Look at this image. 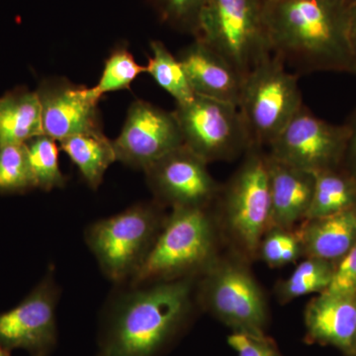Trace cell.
Returning <instances> with one entry per match:
<instances>
[{
	"label": "cell",
	"instance_id": "1",
	"mask_svg": "<svg viewBox=\"0 0 356 356\" xmlns=\"http://www.w3.org/2000/svg\"><path fill=\"white\" fill-rule=\"evenodd\" d=\"M196 278L119 285L103 312L96 356H159L188 324Z\"/></svg>",
	"mask_w": 356,
	"mask_h": 356
},
{
	"label": "cell",
	"instance_id": "2",
	"mask_svg": "<svg viewBox=\"0 0 356 356\" xmlns=\"http://www.w3.org/2000/svg\"><path fill=\"white\" fill-rule=\"evenodd\" d=\"M271 53L300 74L353 72L344 0H264Z\"/></svg>",
	"mask_w": 356,
	"mask_h": 356
},
{
	"label": "cell",
	"instance_id": "3",
	"mask_svg": "<svg viewBox=\"0 0 356 356\" xmlns=\"http://www.w3.org/2000/svg\"><path fill=\"white\" fill-rule=\"evenodd\" d=\"M220 236L210 208L172 209L146 261L126 284L198 277L220 257Z\"/></svg>",
	"mask_w": 356,
	"mask_h": 356
},
{
	"label": "cell",
	"instance_id": "4",
	"mask_svg": "<svg viewBox=\"0 0 356 356\" xmlns=\"http://www.w3.org/2000/svg\"><path fill=\"white\" fill-rule=\"evenodd\" d=\"M216 219L221 232L245 261L259 257L262 238L271 228V199L267 153L252 146L216 199Z\"/></svg>",
	"mask_w": 356,
	"mask_h": 356
},
{
	"label": "cell",
	"instance_id": "5",
	"mask_svg": "<svg viewBox=\"0 0 356 356\" xmlns=\"http://www.w3.org/2000/svg\"><path fill=\"white\" fill-rule=\"evenodd\" d=\"M166 215L156 201L138 203L92 222L86 229V245L103 274L114 284H126L137 273L151 252Z\"/></svg>",
	"mask_w": 356,
	"mask_h": 356
},
{
	"label": "cell",
	"instance_id": "6",
	"mask_svg": "<svg viewBox=\"0 0 356 356\" xmlns=\"http://www.w3.org/2000/svg\"><path fill=\"white\" fill-rule=\"evenodd\" d=\"M245 259L218 257L196 280V303L233 332L266 336L268 306Z\"/></svg>",
	"mask_w": 356,
	"mask_h": 356
},
{
	"label": "cell",
	"instance_id": "7",
	"mask_svg": "<svg viewBox=\"0 0 356 356\" xmlns=\"http://www.w3.org/2000/svg\"><path fill=\"white\" fill-rule=\"evenodd\" d=\"M245 77L270 57L264 0H208L197 34Z\"/></svg>",
	"mask_w": 356,
	"mask_h": 356
},
{
	"label": "cell",
	"instance_id": "8",
	"mask_svg": "<svg viewBox=\"0 0 356 356\" xmlns=\"http://www.w3.org/2000/svg\"><path fill=\"white\" fill-rule=\"evenodd\" d=\"M298 76L271 55L243 79L238 108L252 146L268 147L303 106Z\"/></svg>",
	"mask_w": 356,
	"mask_h": 356
},
{
	"label": "cell",
	"instance_id": "9",
	"mask_svg": "<svg viewBox=\"0 0 356 356\" xmlns=\"http://www.w3.org/2000/svg\"><path fill=\"white\" fill-rule=\"evenodd\" d=\"M172 112L184 146L207 163L232 161L252 147L236 105L195 95Z\"/></svg>",
	"mask_w": 356,
	"mask_h": 356
},
{
	"label": "cell",
	"instance_id": "10",
	"mask_svg": "<svg viewBox=\"0 0 356 356\" xmlns=\"http://www.w3.org/2000/svg\"><path fill=\"white\" fill-rule=\"evenodd\" d=\"M350 130L312 113L305 105L269 145V156L313 173L337 168L346 156Z\"/></svg>",
	"mask_w": 356,
	"mask_h": 356
},
{
	"label": "cell",
	"instance_id": "11",
	"mask_svg": "<svg viewBox=\"0 0 356 356\" xmlns=\"http://www.w3.org/2000/svg\"><path fill=\"white\" fill-rule=\"evenodd\" d=\"M58 299L60 287L51 267L19 305L0 314V346L8 351L49 356L58 341Z\"/></svg>",
	"mask_w": 356,
	"mask_h": 356
},
{
	"label": "cell",
	"instance_id": "12",
	"mask_svg": "<svg viewBox=\"0 0 356 356\" xmlns=\"http://www.w3.org/2000/svg\"><path fill=\"white\" fill-rule=\"evenodd\" d=\"M208 163L182 145L145 170L154 201L163 207L210 208L221 185L208 170Z\"/></svg>",
	"mask_w": 356,
	"mask_h": 356
},
{
	"label": "cell",
	"instance_id": "13",
	"mask_svg": "<svg viewBox=\"0 0 356 356\" xmlns=\"http://www.w3.org/2000/svg\"><path fill=\"white\" fill-rule=\"evenodd\" d=\"M112 142L117 161L143 172L184 145L173 112L140 99L129 107L120 135Z\"/></svg>",
	"mask_w": 356,
	"mask_h": 356
},
{
	"label": "cell",
	"instance_id": "14",
	"mask_svg": "<svg viewBox=\"0 0 356 356\" xmlns=\"http://www.w3.org/2000/svg\"><path fill=\"white\" fill-rule=\"evenodd\" d=\"M42 111L44 135L57 142L81 135L103 133L99 98L91 88L65 77L43 79L36 90Z\"/></svg>",
	"mask_w": 356,
	"mask_h": 356
},
{
	"label": "cell",
	"instance_id": "15",
	"mask_svg": "<svg viewBox=\"0 0 356 356\" xmlns=\"http://www.w3.org/2000/svg\"><path fill=\"white\" fill-rule=\"evenodd\" d=\"M306 341L356 356V296L321 293L304 313Z\"/></svg>",
	"mask_w": 356,
	"mask_h": 356
},
{
	"label": "cell",
	"instance_id": "16",
	"mask_svg": "<svg viewBox=\"0 0 356 356\" xmlns=\"http://www.w3.org/2000/svg\"><path fill=\"white\" fill-rule=\"evenodd\" d=\"M196 95L205 96L238 106L243 83L221 54L195 38L177 56Z\"/></svg>",
	"mask_w": 356,
	"mask_h": 356
},
{
	"label": "cell",
	"instance_id": "17",
	"mask_svg": "<svg viewBox=\"0 0 356 356\" xmlns=\"http://www.w3.org/2000/svg\"><path fill=\"white\" fill-rule=\"evenodd\" d=\"M271 199V228L292 229L305 221L315 188V173L267 154Z\"/></svg>",
	"mask_w": 356,
	"mask_h": 356
},
{
	"label": "cell",
	"instance_id": "18",
	"mask_svg": "<svg viewBox=\"0 0 356 356\" xmlns=\"http://www.w3.org/2000/svg\"><path fill=\"white\" fill-rule=\"evenodd\" d=\"M296 234L303 255L337 264L356 245V207L306 220Z\"/></svg>",
	"mask_w": 356,
	"mask_h": 356
},
{
	"label": "cell",
	"instance_id": "19",
	"mask_svg": "<svg viewBox=\"0 0 356 356\" xmlns=\"http://www.w3.org/2000/svg\"><path fill=\"white\" fill-rule=\"evenodd\" d=\"M44 135L36 91L18 86L0 97V147L24 145Z\"/></svg>",
	"mask_w": 356,
	"mask_h": 356
},
{
	"label": "cell",
	"instance_id": "20",
	"mask_svg": "<svg viewBox=\"0 0 356 356\" xmlns=\"http://www.w3.org/2000/svg\"><path fill=\"white\" fill-rule=\"evenodd\" d=\"M60 147L76 165L86 184L97 191L105 173L117 161L113 142L104 133L81 134L60 140Z\"/></svg>",
	"mask_w": 356,
	"mask_h": 356
},
{
	"label": "cell",
	"instance_id": "21",
	"mask_svg": "<svg viewBox=\"0 0 356 356\" xmlns=\"http://www.w3.org/2000/svg\"><path fill=\"white\" fill-rule=\"evenodd\" d=\"M356 207V177L337 168L315 173V188L306 220L331 216Z\"/></svg>",
	"mask_w": 356,
	"mask_h": 356
},
{
	"label": "cell",
	"instance_id": "22",
	"mask_svg": "<svg viewBox=\"0 0 356 356\" xmlns=\"http://www.w3.org/2000/svg\"><path fill=\"white\" fill-rule=\"evenodd\" d=\"M152 56L147 58L146 72L156 84L172 96L177 104L191 102L195 96L184 65L163 42H151Z\"/></svg>",
	"mask_w": 356,
	"mask_h": 356
},
{
	"label": "cell",
	"instance_id": "23",
	"mask_svg": "<svg viewBox=\"0 0 356 356\" xmlns=\"http://www.w3.org/2000/svg\"><path fill=\"white\" fill-rule=\"evenodd\" d=\"M336 262L307 257L285 280L276 287V295L282 303L313 294L325 292L331 284Z\"/></svg>",
	"mask_w": 356,
	"mask_h": 356
},
{
	"label": "cell",
	"instance_id": "24",
	"mask_svg": "<svg viewBox=\"0 0 356 356\" xmlns=\"http://www.w3.org/2000/svg\"><path fill=\"white\" fill-rule=\"evenodd\" d=\"M25 145L36 188L49 192L65 187L67 177L60 168L57 140L41 135Z\"/></svg>",
	"mask_w": 356,
	"mask_h": 356
},
{
	"label": "cell",
	"instance_id": "25",
	"mask_svg": "<svg viewBox=\"0 0 356 356\" xmlns=\"http://www.w3.org/2000/svg\"><path fill=\"white\" fill-rule=\"evenodd\" d=\"M144 72L146 65L138 64L127 47L119 44L105 60L102 76L91 91L102 100L106 93L130 89L136 79Z\"/></svg>",
	"mask_w": 356,
	"mask_h": 356
},
{
	"label": "cell",
	"instance_id": "26",
	"mask_svg": "<svg viewBox=\"0 0 356 356\" xmlns=\"http://www.w3.org/2000/svg\"><path fill=\"white\" fill-rule=\"evenodd\" d=\"M36 188L26 145L0 147V194H24Z\"/></svg>",
	"mask_w": 356,
	"mask_h": 356
},
{
	"label": "cell",
	"instance_id": "27",
	"mask_svg": "<svg viewBox=\"0 0 356 356\" xmlns=\"http://www.w3.org/2000/svg\"><path fill=\"white\" fill-rule=\"evenodd\" d=\"M159 18L175 30L197 34L208 0H152Z\"/></svg>",
	"mask_w": 356,
	"mask_h": 356
},
{
	"label": "cell",
	"instance_id": "28",
	"mask_svg": "<svg viewBox=\"0 0 356 356\" xmlns=\"http://www.w3.org/2000/svg\"><path fill=\"white\" fill-rule=\"evenodd\" d=\"M327 294L356 296V245L337 262Z\"/></svg>",
	"mask_w": 356,
	"mask_h": 356
},
{
	"label": "cell",
	"instance_id": "29",
	"mask_svg": "<svg viewBox=\"0 0 356 356\" xmlns=\"http://www.w3.org/2000/svg\"><path fill=\"white\" fill-rule=\"evenodd\" d=\"M228 343L238 356H281L275 343L267 336L255 337L233 332Z\"/></svg>",
	"mask_w": 356,
	"mask_h": 356
},
{
	"label": "cell",
	"instance_id": "30",
	"mask_svg": "<svg viewBox=\"0 0 356 356\" xmlns=\"http://www.w3.org/2000/svg\"><path fill=\"white\" fill-rule=\"evenodd\" d=\"M292 229L270 228L262 238L259 248V257L267 266L280 267V257L283 248Z\"/></svg>",
	"mask_w": 356,
	"mask_h": 356
},
{
	"label": "cell",
	"instance_id": "31",
	"mask_svg": "<svg viewBox=\"0 0 356 356\" xmlns=\"http://www.w3.org/2000/svg\"><path fill=\"white\" fill-rule=\"evenodd\" d=\"M348 126L350 136H348V147H346L344 159H346V166H348V172L356 177V112Z\"/></svg>",
	"mask_w": 356,
	"mask_h": 356
},
{
	"label": "cell",
	"instance_id": "32",
	"mask_svg": "<svg viewBox=\"0 0 356 356\" xmlns=\"http://www.w3.org/2000/svg\"><path fill=\"white\" fill-rule=\"evenodd\" d=\"M348 23L353 72L356 74V0H350L348 3Z\"/></svg>",
	"mask_w": 356,
	"mask_h": 356
},
{
	"label": "cell",
	"instance_id": "33",
	"mask_svg": "<svg viewBox=\"0 0 356 356\" xmlns=\"http://www.w3.org/2000/svg\"><path fill=\"white\" fill-rule=\"evenodd\" d=\"M0 356H10V351L6 350L0 346Z\"/></svg>",
	"mask_w": 356,
	"mask_h": 356
},
{
	"label": "cell",
	"instance_id": "34",
	"mask_svg": "<svg viewBox=\"0 0 356 356\" xmlns=\"http://www.w3.org/2000/svg\"><path fill=\"white\" fill-rule=\"evenodd\" d=\"M344 1H346V3H348V2H350V0H344Z\"/></svg>",
	"mask_w": 356,
	"mask_h": 356
}]
</instances>
